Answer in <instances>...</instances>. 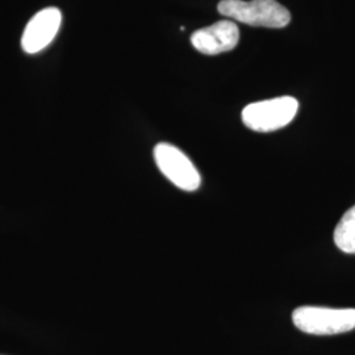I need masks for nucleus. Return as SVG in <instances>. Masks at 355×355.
Instances as JSON below:
<instances>
[{
    "mask_svg": "<svg viewBox=\"0 0 355 355\" xmlns=\"http://www.w3.org/2000/svg\"><path fill=\"white\" fill-rule=\"evenodd\" d=\"M295 327L306 334L334 336L355 329V309H333L304 305L292 313Z\"/></svg>",
    "mask_w": 355,
    "mask_h": 355,
    "instance_id": "f03ea898",
    "label": "nucleus"
},
{
    "mask_svg": "<svg viewBox=\"0 0 355 355\" xmlns=\"http://www.w3.org/2000/svg\"><path fill=\"white\" fill-rule=\"evenodd\" d=\"M154 159L161 173L178 189L195 191L200 187L202 178L190 158L177 146L161 142L154 148Z\"/></svg>",
    "mask_w": 355,
    "mask_h": 355,
    "instance_id": "20e7f679",
    "label": "nucleus"
},
{
    "mask_svg": "<svg viewBox=\"0 0 355 355\" xmlns=\"http://www.w3.org/2000/svg\"><path fill=\"white\" fill-rule=\"evenodd\" d=\"M217 10L225 17L252 26L279 29L291 21L290 11L277 0H221Z\"/></svg>",
    "mask_w": 355,
    "mask_h": 355,
    "instance_id": "f257e3e1",
    "label": "nucleus"
},
{
    "mask_svg": "<svg viewBox=\"0 0 355 355\" xmlns=\"http://www.w3.org/2000/svg\"><path fill=\"white\" fill-rule=\"evenodd\" d=\"M299 111V102L292 96H280L246 105L242 121L254 132L268 133L287 127Z\"/></svg>",
    "mask_w": 355,
    "mask_h": 355,
    "instance_id": "7ed1b4c3",
    "label": "nucleus"
},
{
    "mask_svg": "<svg viewBox=\"0 0 355 355\" xmlns=\"http://www.w3.org/2000/svg\"><path fill=\"white\" fill-rule=\"evenodd\" d=\"M62 23V13L55 8L49 7L36 13L26 24L21 46L28 54H35L44 51L57 36Z\"/></svg>",
    "mask_w": 355,
    "mask_h": 355,
    "instance_id": "39448f33",
    "label": "nucleus"
},
{
    "mask_svg": "<svg viewBox=\"0 0 355 355\" xmlns=\"http://www.w3.org/2000/svg\"><path fill=\"white\" fill-rule=\"evenodd\" d=\"M240 40L239 26L232 20H220L214 26L198 29L191 42L193 48L207 55H216L233 51Z\"/></svg>",
    "mask_w": 355,
    "mask_h": 355,
    "instance_id": "423d86ee",
    "label": "nucleus"
},
{
    "mask_svg": "<svg viewBox=\"0 0 355 355\" xmlns=\"http://www.w3.org/2000/svg\"><path fill=\"white\" fill-rule=\"evenodd\" d=\"M334 243L343 253L355 254V205L343 216L334 229Z\"/></svg>",
    "mask_w": 355,
    "mask_h": 355,
    "instance_id": "0eeeda50",
    "label": "nucleus"
}]
</instances>
